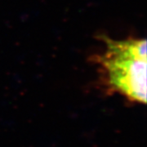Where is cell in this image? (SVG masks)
Listing matches in <instances>:
<instances>
[{
	"instance_id": "cell-1",
	"label": "cell",
	"mask_w": 147,
	"mask_h": 147,
	"mask_svg": "<svg viewBox=\"0 0 147 147\" xmlns=\"http://www.w3.org/2000/svg\"><path fill=\"white\" fill-rule=\"evenodd\" d=\"M105 51L92 59L108 92L131 102H146V41L130 38L116 40L103 37Z\"/></svg>"
}]
</instances>
